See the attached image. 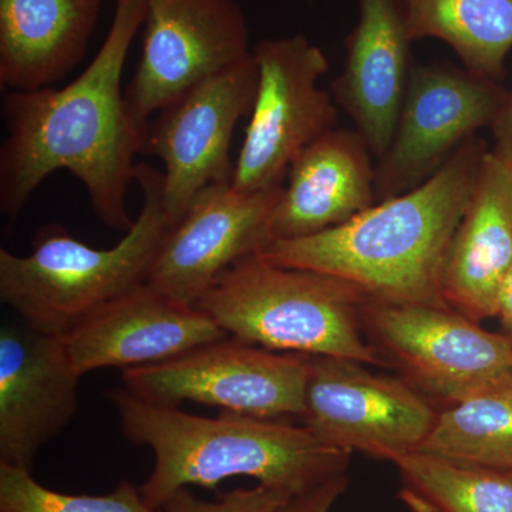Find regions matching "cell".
I'll return each instance as SVG.
<instances>
[{
    "instance_id": "obj_1",
    "label": "cell",
    "mask_w": 512,
    "mask_h": 512,
    "mask_svg": "<svg viewBox=\"0 0 512 512\" xmlns=\"http://www.w3.org/2000/svg\"><path fill=\"white\" fill-rule=\"evenodd\" d=\"M109 33L72 83L32 92H3L6 137L0 146V211L15 218L40 184L69 171L89 194L94 214L114 231H130L127 192L147 127L128 109L121 76L143 28L147 0H116Z\"/></svg>"
},
{
    "instance_id": "obj_2",
    "label": "cell",
    "mask_w": 512,
    "mask_h": 512,
    "mask_svg": "<svg viewBox=\"0 0 512 512\" xmlns=\"http://www.w3.org/2000/svg\"><path fill=\"white\" fill-rule=\"evenodd\" d=\"M487 151L483 138L471 137L419 187L338 227L272 242L258 255L343 279L372 301L450 308L443 292L448 251Z\"/></svg>"
},
{
    "instance_id": "obj_3",
    "label": "cell",
    "mask_w": 512,
    "mask_h": 512,
    "mask_svg": "<svg viewBox=\"0 0 512 512\" xmlns=\"http://www.w3.org/2000/svg\"><path fill=\"white\" fill-rule=\"evenodd\" d=\"M107 399L124 439L153 451V470L140 491L156 510L191 485L215 490L228 478L251 477L295 497L349 471L350 453L285 420L225 410L194 416L146 402L124 387L109 390Z\"/></svg>"
},
{
    "instance_id": "obj_4",
    "label": "cell",
    "mask_w": 512,
    "mask_h": 512,
    "mask_svg": "<svg viewBox=\"0 0 512 512\" xmlns=\"http://www.w3.org/2000/svg\"><path fill=\"white\" fill-rule=\"evenodd\" d=\"M136 183L143 207L114 247H89L63 225L49 224L37 231L29 255L0 249V301L33 329L66 336L101 306L146 284L174 222L161 201L163 171L137 164Z\"/></svg>"
},
{
    "instance_id": "obj_5",
    "label": "cell",
    "mask_w": 512,
    "mask_h": 512,
    "mask_svg": "<svg viewBox=\"0 0 512 512\" xmlns=\"http://www.w3.org/2000/svg\"><path fill=\"white\" fill-rule=\"evenodd\" d=\"M367 301L343 279L256 254L228 268L195 306L249 345L387 367L363 329Z\"/></svg>"
},
{
    "instance_id": "obj_6",
    "label": "cell",
    "mask_w": 512,
    "mask_h": 512,
    "mask_svg": "<svg viewBox=\"0 0 512 512\" xmlns=\"http://www.w3.org/2000/svg\"><path fill=\"white\" fill-rule=\"evenodd\" d=\"M252 53L258 86L231 180L244 192L282 187L293 161L339 116L333 94L320 86L328 57L308 37L265 39Z\"/></svg>"
},
{
    "instance_id": "obj_7",
    "label": "cell",
    "mask_w": 512,
    "mask_h": 512,
    "mask_svg": "<svg viewBox=\"0 0 512 512\" xmlns=\"http://www.w3.org/2000/svg\"><path fill=\"white\" fill-rule=\"evenodd\" d=\"M311 362L309 355L227 336L174 359L121 370V383L160 406L192 402L261 419H302Z\"/></svg>"
},
{
    "instance_id": "obj_8",
    "label": "cell",
    "mask_w": 512,
    "mask_h": 512,
    "mask_svg": "<svg viewBox=\"0 0 512 512\" xmlns=\"http://www.w3.org/2000/svg\"><path fill=\"white\" fill-rule=\"evenodd\" d=\"M363 329L387 367L433 403L453 406L512 375V338L451 308L369 299Z\"/></svg>"
},
{
    "instance_id": "obj_9",
    "label": "cell",
    "mask_w": 512,
    "mask_h": 512,
    "mask_svg": "<svg viewBox=\"0 0 512 512\" xmlns=\"http://www.w3.org/2000/svg\"><path fill=\"white\" fill-rule=\"evenodd\" d=\"M366 366L312 356L302 426L330 447L394 463L423 446L440 410L403 377Z\"/></svg>"
},
{
    "instance_id": "obj_10",
    "label": "cell",
    "mask_w": 512,
    "mask_h": 512,
    "mask_svg": "<svg viewBox=\"0 0 512 512\" xmlns=\"http://www.w3.org/2000/svg\"><path fill=\"white\" fill-rule=\"evenodd\" d=\"M258 86L254 53L188 90L148 123L144 156L163 161L161 201L178 222L202 190L231 184V143L251 114Z\"/></svg>"
},
{
    "instance_id": "obj_11",
    "label": "cell",
    "mask_w": 512,
    "mask_h": 512,
    "mask_svg": "<svg viewBox=\"0 0 512 512\" xmlns=\"http://www.w3.org/2000/svg\"><path fill=\"white\" fill-rule=\"evenodd\" d=\"M508 90L453 64H414L390 147L376 161L377 202L419 187L491 127Z\"/></svg>"
},
{
    "instance_id": "obj_12",
    "label": "cell",
    "mask_w": 512,
    "mask_h": 512,
    "mask_svg": "<svg viewBox=\"0 0 512 512\" xmlns=\"http://www.w3.org/2000/svg\"><path fill=\"white\" fill-rule=\"evenodd\" d=\"M249 29L235 0H147L143 50L124 99L138 123L247 57Z\"/></svg>"
},
{
    "instance_id": "obj_13",
    "label": "cell",
    "mask_w": 512,
    "mask_h": 512,
    "mask_svg": "<svg viewBox=\"0 0 512 512\" xmlns=\"http://www.w3.org/2000/svg\"><path fill=\"white\" fill-rule=\"evenodd\" d=\"M282 187L244 192L231 184L202 190L171 225L147 285L185 305H197L228 268L271 244V218Z\"/></svg>"
},
{
    "instance_id": "obj_14",
    "label": "cell",
    "mask_w": 512,
    "mask_h": 512,
    "mask_svg": "<svg viewBox=\"0 0 512 512\" xmlns=\"http://www.w3.org/2000/svg\"><path fill=\"white\" fill-rule=\"evenodd\" d=\"M79 373L64 336L26 325L0 329V464L32 470L40 448L79 412Z\"/></svg>"
},
{
    "instance_id": "obj_15",
    "label": "cell",
    "mask_w": 512,
    "mask_h": 512,
    "mask_svg": "<svg viewBox=\"0 0 512 512\" xmlns=\"http://www.w3.org/2000/svg\"><path fill=\"white\" fill-rule=\"evenodd\" d=\"M228 333L197 306L143 284L101 306L64 336L80 376L174 359Z\"/></svg>"
},
{
    "instance_id": "obj_16",
    "label": "cell",
    "mask_w": 512,
    "mask_h": 512,
    "mask_svg": "<svg viewBox=\"0 0 512 512\" xmlns=\"http://www.w3.org/2000/svg\"><path fill=\"white\" fill-rule=\"evenodd\" d=\"M409 33L397 0H359V19L345 42L342 74L332 94L375 160L392 143L414 64Z\"/></svg>"
},
{
    "instance_id": "obj_17",
    "label": "cell",
    "mask_w": 512,
    "mask_h": 512,
    "mask_svg": "<svg viewBox=\"0 0 512 512\" xmlns=\"http://www.w3.org/2000/svg\"><path fill=\"white\" fill-rule=\"evenodd\" d=\"M375 161L357 130L333 128L313 141L289 168L271 218V244L338 227L375 205Z\"/></svg>"
},
{
    "instance_id": "obj_18",
    "label": "cell",
    "mask_w": 512,
    "mask_h": 512,
    "mask_svg": "<svg viewBox=\"0 0 512 512\" xmlns=\"http://www.w3.org/2000/svg\"><path fill=\"white\" fill-rule=\"evenodd\" d=\"M511 269L512 161L488 150L448 251L443 279L448 306L476 322L494 318Z\"/></svg>"
},
{
    "instance_id": "obj_19",
    "label": "cell",
    "mask_w": 512,
    "mask_h": 512,
    "mask_svg": "<svg viewBox=\"0 0 512 512\" xmlns=\"http://www.w3.org/2000/svg\"><path fill=\"white\" fill-rule=\"evenodd\" d=\"M100 0H0V87H52L79 66L99 23Z\"/></svg>"
},
{
    "instance_id": "obj_20",
    "label": "cell",
    "mask_w": 512,
    "mask_h": 512,
    "mask_svg": "<svg viewBox=\"0 0 512 512\" xmlns=\"http://www.w3.org/2000/svg\"><path fill=\"white\" fill-rule=\"evenodd\" d=\"M410 40L439 39L463 67L500 82L512 50V0H397Z\"/></svg>"
},
{
    "instance_id": "obj_21",
    "label": "cell",
    "mask_w": 512,
    "mask_h": 512,
    "mask_svg": "<svg viewBox=\"0 0 512 512\" xmlns=\"http://www.w3.org/2000/svg\"><path fill=\"white\" fill-rule=\"evenodd\" d=\"M413 512H512V470L412 451L394 461Z\"/></svg>"
},
{
    "instance_id": "obj_22",
    "label": "cell",
    "mask_w": 512,
    "mask_h": 512,
    "mask_svg": "<svg viewBox=\"0 0 512 512\" xmlns=\"http://www.w3.org/2000/svg\"><path fill=\"white\" fill-rule=\"evenodd\" d=\"M420 451L512 470V375L440 410Z\"/></svg>"
},
{
    "instance_id": "obj_23",
    "label": "cell",
    "mask_w": 512,
    "mask_h": 512,
    "mask_svg": "<svg viewBox=\"0 0 512 512\" xmlns=\"http://www.w3.org/2000/svg\"><path fill=\"white\" fill-rule=\"evenodd\" d=\"M0 512H163L123 480L106 495H72L37 483L29 470L0 464Z\"/></svg>"
},
{
    "instance_id": "obj_24",
    "label": "cell",
    "mask_w": 512,
    "mask_h": 512,
    "mask_svg": "<svg viewBox=\"0 0 512 512\" xmlns=\"http://www.w3.org/2000/svg\"><path fill=\"white\" fill-rule=\"evenodd\" d=\"M291 495L258 484L254 488H238L222 494L215 501L195 497L181 488L161 508L163 512H276Z\"/></svg>"
},
{
    "instance_id": "obj_25",
    "label": "cell",
    "mask_w": 512,
    "mask_h": 512,
    "mask_svg": "<svg viewBox=\"0 0 512 512\" xmlns=\"http://www.w3.org/2000/svg\"><path fill=\"white\" fill-rule=\"evenodd\" d=\"M349 485V474L332 478L288 501L276 512H330Z\"/></svg>"
},
{
    "instance_id": "obj_26",
    "label": "cell",
    "mask_w": 512,
    "mask_h": 512,
    "mask_svg": "<svg viewBox=\"0 0 512 512\" xmlns=\"http://www.w3.org/2000/svg\"><path fill=\"white\" fill-rule=\"evenodd\" d=\"M490 128L494 137V148L491 151L512 161V89L507 92Z\"/></svg>"
},
{
    "instance_id": "obj_27",
    "label": "cell",
    "mask_w": 512,
    "mask_h": 512,
    "mask_svg": "<svg viewBox=\"0 0 512 512\" xmlns=\"http://www.w3.org/2000/svg\"><path fill=\"white\" fill-rule=\"evenodd\" d=\"M497 316L512 338V269L504 279L500 295H498Z\"/></svg>"
}]
</instances>
